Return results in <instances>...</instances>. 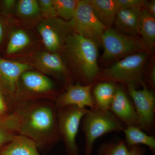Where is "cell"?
<instances>
[{
    "label": "cell",
    "mask_w": 155,
    "mask_h": 155,
    "mask_svg": "<svg viewBox=\"0 0 155 155\" xmlns=\"http://www.w3.org/2000/svg\"><path fill=\"white\" fill-rule=\"evenodd\" d=\"M18 134L36 143L38 147L55 143L61 140L58 126V108L46 103H35L17 108Z\"/></svg>",
    "instance_id": "obj_1"
},
{
    "label": "cell",
    "mask_w": 155,
    "mask_h": 155,
    "mask_svg": "<svg viewBox=\"0 0 155 155\" xmlns=\"http://www.w3.org/2000/svg\"><path fill=\"white\" fill-rule=\"evenodd\" d=\"M65 45L68 56L81 75L87 83L91 82L99 72L98 46L75 32L68 35Z\"/></svg>",
    "instance_id": "obj_2"
},
{
    "label": "cell",
    "mask_w": 155,
    "mask_h": 155,
    "mask_svg": "<svg viewBox=\"0 0 155 155\" xmlns=\"http://www.w3.org/2000/svg\"><path fill=\"white\" fill-rule=\"evenodd\" d=\"M85 141L84 155H91L95 141L102 136L123 131L126 126L110 111L91 109L81 120Z\"/></svg>",
    "instance_id": "obj_3"
},
{
    "label": "cell",
    "mask_w": 155,
    "mask_h": 155,
    "mask_svg": "<svg viewBox=\"0 0 155 155\" xmlns=\"http://www.w3.org/2000/svg\"><path fill=\"white\" fill-rule=\"evenodd\" d=\"M149 56L148 51L135 53L117 61L104 71L108 80L116 81L135 87L143 83L145 66Z\"/></svg>",
    "instance_id": "obj_4"
},
{
    "label": "cell",
    "mask_w": 155,
    "mask_h": 155,
    "mask_svg": "<svg viewBox=\"0 0 155 155\" xmlns=\"http://www.w3.org/2000/svg\"><path fill=\"white\" fill-rule=\"evenodd\" d=\"M101 45L104 49L102 60L104 61H113L148 50L141 38L125 35L112 27L105 30Z\"/></svg>",
    "instance_id": "obj_5"
},
{
    "label": "cell",
    "mask_w": 155,
    "mask_h": 155,
    "mask_svg": "<svg viewBox=\"0 0 155 155\" xmlns=\"http://www.w3.org/2000/svg\"><path fill=\"white\" fill-rule=\"evenodd\" d=\"M69 25L73 32L101 45V39L106 28L101 23L93 11L89 0L78 2L75 14Z\"/></svg>",
    "instance_id": "obj_6"
},
{
    "label": "cell",
    "mask_w": 155,
    "mask_h": 155,
    "mask_svg": "<svg viewBox=\"0 0 155 155\" xmlns=\"http://www.w3.org/2000/svg\"><path fill=\"white\" fill-rule=\"evenodd\" d=\"M88 110L87 108L74 106L58 108L59 134L69 155L78 154L79 150L76 137L81 120Z\"/></svg>",
    "instance_id": "obj_7"
},
{
    "label": "cell",
    "mask_w": 155,
    "mask_h": 155,
    "mask_svg": "<svg viewBox=\"0 0 155 155\" xmlns=\"http://www.w3.org/2000/svg\"><path fill=\"white\" fill-rule=\"evenodd\" d=\"M143 88L136 89L132 85L127 86V91L133 102L139 121L141 129L150 130L154 122L155 97L154 93L150 90L145 84L141 83Z\"/></svg>",
    "instance_id": "obj_8"
},
{
    "label": "cell",
    "mask_w": 155,
    "mask_h": 155,
    "mask_svg": "<svg viewBox=\"0 0 155 155\" xmlns=\"http://www.w3.org/2000/svg\"><path fill=\"white\" fill-rule=\"evenodd\" d=\"M43 42L50 52L61 49L72 30L69 22L61 18H48L41 22L37 27Z\"/></svg>",
    "instance_id": "obj_9"
},
{
    "label": "cell",
    "mask_w": 155,
    "mask_h": 155,
    "mask_svg": "<svg viewBox=\"0 0 155 155\" xmlns=\"http://www.w3.org/2000/svg\"><path fill=\"white\" fill-rule=\"evenodd\" d=\"M109 110L125 126L132 125L140 128L138 116L133 103L121 87L117 86Z\"/></svg>",
    "instance_id": "obj_10"
},
{
    "label": "cell",
    "mask_w": 155,
    "mask_h": 155,
    "mask_svg": "<svg viewBox=\"0 0 155 155\" xmlns=\"http://www.w3.org/2000/svg\"><path fill=\"white\" fill-rule=\"evenodd\" d=\"M92 85H81L77 83L69 85L67 91L56 100V106L58 108L69 106H76L90 109H97L91 94Z\"/></svg>",
    "instance_id": "obj_11"
},
{
    "label": "cell",
    "mask_w": 155,
    "mask_h": 155,
    "mask_svg": "<svg viewBox=\"0 0 155 155\" xmlns=\"http://www.w3.org/2000/svg\"><path fill=\"white\" fill-rule=\"evenodd\" d=\"M30 69L28 64L0 58V81L9 92H15L21 75Z\"/></svg>",
    "instance_id": "obj_12"
},
{
    "label": "cell",
    "mask_w": 155,
    "mask_h": 155,
    "mask_svg": "<svg viewBox=\"0 0 155 155\" xmlns=\"http://www.w3.org/2000/svg\"><path fill=\"white\" fill-rule=\"evenodd\" d=\"M140 8L120 9L114 22L116 30L130 36L139 34V27L141 17Z\"/></svg>",
    "instance_id": "obj_13"
},
{
    "label": "cell",
    "mask_w": 155,
    "mask_h": 155,
    "mask_svg": "<svg viewBox=\"0 0 155 155\" xmlns=\"http://www.w3.org/2000/svg\"><path fill=\"white\" fill-rule=\"evenodd\" d=\"M95 15L106 28H111L119 8L116 0H89Z\"/></svg>",
    "instance_id": "obj_14"
},
{
    "label": "cell",
    "mask_w": 155,
    "mask_h": 155,
    "mask_svg": "<svg viewBox=\"0 0 155 155\" xmlns=\"http://www.w3.org/2000/svg\"><path fill=\"white\" fill-rule=\"evenodd\" d=\"M36 143L28 137L18 134L0 151V155H44L38 151Z\"/></svg>",
    "instance_id": "obj_15"
},
{
    "label": "cell",
    "mask_w": 155,
    "mask_h": 155,
    "mask_svg": "<svg viewBox=\"0 0 155 155\" xmlns=\"http://www.w3.org/2000/svg\"><path fill=\"white\" fill-rule=\"evenodd\" d=\"M20 78L25 88L35 93H45L54 88L52 81L39 72L28 70L22 73Z\"/></svg>",
    "instance_id": "obj_16"
},
{
    "label": "cell",
    "mask_w": 155,
    "mask_h": 155,
    "mask_svg": "<svg viewBox=\"0 0 155 155\" xmlns=\"http://www.w3.org/2000/svg\"><path fill=\"white\" fill-rule=\"evenodd\" d=\"M19 114L17 109L0 117V147L10 142L18 134Z\"/></svg>",
    "instance_id": "obj_17"
},
{
    "label": "cell",
    "mask_w": 155,
    "mask_h": 155,
    "mask_svg": "<svg viewBox=\"0 0 155 155\" xmlns=\"http://www.w3.org/2000/svg\"><path fill=\"white\" fill-rule=\"evenodd\" d=\"M138 33L147 50L153 49L155 45V17L142 8Z\"/></svg>",
    "instance_id": "obj_18"
},
{
    "label": "cell",
    "mask_w": 155,
    "mask_h": 155,
    "mask_svg": "<svg viewBox=\"0 0 155 155\" xmlns=\"http://www.w3.org/2000/svg\"><path fill=\"white\" fill-rule=\"evenodd\" d=\"M36 63L39 68L48 73L61 74L66 70L64 61L57 53H40L37 56Z\"/></svg>",
    "instance_id": "obj_19"
},
{
    "label": "cell",
    "mask_w": 155,
    "mask_h": 155,
    "mask_svg": "<svg viewBox=\"0 0 155 155\" xmlns=\"http://www.w3.org/2000/svg\"><path fill=\"white\" fill-rule=\"evenodd\" d=\"M123 131L125 135V143L128 148L143 144L148 147L153 153L155 152L154 136L147 135L139 127L132 125L126 126Z\"/></svg>",
    "instance_id": "obj_20"
},
{
    "label": "cell",
    "mask_w": 155,
    "mask_h": 155,
    "mask_svg": "<svg viewBox=\"0 0 155 155\" xmlns=\"http://www.w3.org/2000/svg\"><path fill=\"white\" fill-rule=\"evenodd\" d=\"M145 152V149L139 145L128 148L122 140L103 143L98 150L99 155H144Z\"/></svg>",
    "instance_id": "obj_21"
},
{
    "label": "cell",
    "mask_w": 155,
    "mask_h": 155,
    "mask_svg": "<svg viewBox=\"0 0 155 155\" xmlns=\"http://www.w3.org/2000/svg\"><path fill=\"white\" fill-rule=\"evenodd\" d=\"M117 86L111 82H101L94 90V101L97 109L109 110Z\"/></svg>",
    "instance_id": "obj_22"
},
{
    "label": "cell",
    "mask_w": 155,
    "mask_h": 155,
    "mask_svg": "<svg viewBox=\"0 0 155 155\" xmlns=\"http://www.w3.org/2000/svg\"><path fill=\"white\" fill-rule=\"evenodd\" d=\"M30 43L28 34L22 29L14 31L10 37L6 49L8 54H12L19 52L26 48Z\"/></svg>",
    "instance_id": "obj_23"
},
{
    "label": "cell",
    "mask_w": 155,
    "mask_h": 155,
    "mask_svg": "<svg viewBox=\"0 0 155 155\" xmlns=\"http://www.w3.org/2000/svg\"><path fill=\"white\" fill-rule=\"evenodd\" d=\"M58 17L69 22L75 14L78 1L76 0H53Z\"/></svg>",
    "instance_id": "obj_24"
},
{
    "label": "cell",
    "mask_w": 155,
    "mask_h": 155,
    "mask_svg": "<svg viewBox=\"0 0 155 155\" xmlns=\"http://www.w3.org/2000/svg\"><path fill=\"white\" fill-rule=\"evenodd\" d=\"M17 13L25 18L35 17L41 13L38 1L20 0L16 5Z\"/></svg>",
    "instance_id": "obj_25"
},
{
    "label": "cell",
    "mask_w": 155,
    "mask_h": 155,
    "mask_svg": "<svg viewBox=\"0 0 155 155\" xmlns=\"http://www.w3.org/2000/svg\"><path fill=\"white\" fill-rule=\"evenodd\" d=\"M38 1L41 12L47 19L58 17L53 0H39Z\"/></svg>",
    "instance_id": "obj_26"
},
{
    "label": "cell",
    "mask_w": 155,
    "mask_h": 155,
    "mask_svg": "<svg viewBox=\"0 0 155 155\" xmlns=\"http://www.w3.org/2000/svg\"><path fill=\"white\" fill-rule=\"evenodd\" d=\"M120 9L142 8L143 0H116Z\"/></svg>",
    "instance_id": "obj_27"
},
{
    "label": "cell",
    "mask_w": 155,
    "mask_h": 155,
    "mask_svg": "<svg viewBox=\"0 0 155 155\" xmlns=\"http://www.w3.org/2000/svg\"><path fill=\"white\" fill-rule=\"evenodd\" d=\"M142 8L155 17V1H148L143 0Z\"/></svg>",
    "instance_id": "obj_28"
},
{
    "label": "cell",
    "mask_w": 155,
    "mask_h": 155,
    "mask_svg": "<svg viewBox=\"0 0 155 155\" xmlns=\"http://www.w3.org/2000/svg\"><path fill=\"white\" fill-rule=\"evenodd\" d=\"M16 5V1L14 0H5L3 2L4 9L7 11H11Z\"/></svg>",
    "instance_id": "obj_29"
},
{
    "label": "cell",
    "mask_w": 155,
    "mask_h": 155,
    "mask_svg": "<svg viewBox=\"0 0 155 155\" xmlns=\"http://www.w3.org/2000/svg\"><path fill=\"white\" fill-rule=\"evenodd\" d=\"M150 82L153 87L155 85V67L154 66L151 70L150 75Z\"/></svg>",
    "instance_id": "obj_30"
},
{
    "label": "cell",
    "mask_w": 155,
    "mask_h": 155,
    "mask_svg": "<svg viewBox=\"0 0 155 155\" xmlns=\"http://www.w3.org/2000/svg\"><path fill=\"white\" fill-rule=\"evenodd\" d=\"M6 110V106L2 98L0 95V113L3 114V113Z\"/></svg>",
    "instance_id": "obj_31"
},
{
    "label": "cell",
    "mask_w": 155,
    "mask_h": 155,
    "mask_svg": "<svg viewBox=\"0 0 155 155\" xmlns=\"http://www.w3.org/2000/svg\"><path fill=\"white\" fill-rule=\"evenodd\" d=\"M3 35H4V28L2 23L0 21V44L2 43L3 37Z\"/></svg>",
    "instance_id": "obj_32"
},
{
    "label": "cell",
    "mask_w": 155,
    "mask_h": 155,
    "mask_svg": "<svg viewBox=\"0 0 155 155\" xmlns=\"http://www.w3.org/2000/svg\"><path fill=\"white\" fill-rule=\"evenodd\" d=\"M2 113H0V117H2V116H2Z\"/></svg>",
    "instance_id": "obj_33"
}]
</instances>
